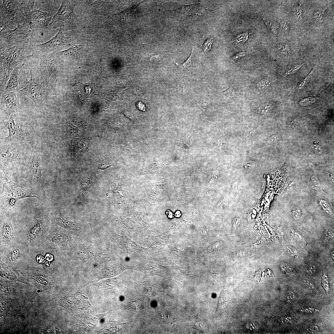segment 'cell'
I'll return each mask as SVG.
<instances>
[{
	"label": "cell",
	"mask_w": 334,
	"mask_h": 334,
	"mask_svg": "<svg viewBox=\"0 0 334 334\" xmlns=\"http://www.w3.org/2000/svg\"><path fill=\"white\" fill-rule=\"evenodd\" d=\"M281 26L286 34H288L291 29V27L288 23L285 21L280 23Z\"/></svg>",
	"instance_id": "cell-31"
},
{
	"label": "cell",
	"mask_w": 334,
	"mask_h": 334,
	"mask_svg": "<svg viewBox=\"0 0 334 334\" xmlns=\"http://www.w3.org/2000/svg\"><path fill=\"white\" fill-rule=\"evenodd\" d=\"M197 101L198 105L202 106L208 105L211 102V101L210 98L206 96H203L200 97Z\"/></svg>",
	"instance_id": "cell-24"
},
{
	"label": "cell",
	"mask_w": 334,
	"mask_h": 334,
	"mask_svg": "<svg viewBox=\"0 0 334 334\" xmlns=\"http://www.w3.org/2000/svg\"><path fill=\"white\" fill-rule=\"evenodd\" d=\"M303 65V64L301 65H297L294 66L286 72L285 75L287 76L294 74L297 72Z\"/></svg>",
	"instance_id": "cell-34"
},
{
	"label": "cell",
	"mask_w": 334,
	"mask_h": 334,
	"mask_svg": "<svg viewBox=\"0 0 334 334\" xmlns=\"http://www.w3.org/2000/svg\"><path fill=\"white\" fill-rule=\"evenodd\" d=\"M213 42L212 38H209L205 41L203 46V49L205 52H207L210 50Z\"/></svg>",
	"instance_id": "cell-28"
},
{
	"label": "cell",
	"mask_w": 334,
	"mask_h": 334,
	"mask_svg": "<svg viewBox=\"0 0 334 334\" xmlns=\"http://www.w3.org/2000/svg\"><path fill=\"white\" fill-rule=\"evenodd\" d=\"M315 100V98L314 97H309L301 100L299 104L302 106H307L313 104Z\"/></svg>",
	"instance_id": "cell-23"
},
{
	"label": "cell",
	"mask_w": 334,
	"mask_h": 334,
	"mask_svg": "<svg viewBox=\"0 0 334 334\" xmlns=\"http://www.w3.org/2000/svg\"><path fill=\"white\" fill-rule=\"evenodd\" d=\"M16 92H9L0 90V109L7 116L21 111L20 105Z\"/></svg>",
	"instance_id": "cell-17"
},
{
	"label": "cell",
	"mask_w": 334,
	"mask_h": 334,
	"mask_svg": "<svg viewBox=\"0 0 334 334\" xmlns=\"http://www.w3.org/2000/svg\"><path fill=\"white\" fill-rule=\"evenodd\" d=\"M31 44L28 41L11 47H0V90H4L15 68L30 55Z\"/></svg>",
	"instance_id": "cell-5"
},
{
	"label": "cell",
	"mask_w": 334,
	"mask_h": 334,
	"mask_svg": "<svg viewBox=\"0 0 334 334\" xmlns=\"http://www.w3.org/2000/svg\"><path fill=\"white\" fill-rule=\"evenodd\" d=\"M31 31L26 20L15 28L0 26V47H11L29 41Z\"/></svg>",
	"instance_id": "cell-9"
},
{
	"label": "cell",
	"mask_w": 334,
	"mask_h": 334,
	"mask_svg": "<svg viewBox=\"0 0 334 334\" xmlns=\"http://www.w3.org/2000/svg\"><path fill=\"white\" fill-rule=\"evenodd\" d=\"M71 41V37L66 36L59 28L55 36L47 41L42 44H31V54L39 57L56 52L61 46L70 45Z\"/></svg>",
	"instance_id": "cell-13"
},
{
	"label": "cell",
	"mask_w": 334,
	"mask_h": 334,
	"mask_svg": "<svg viewBox=\"0 0 334 334\" xmlns=\"http://www.w3.org/2000/svg\"><path fill=\"white\" fill-rule=\"evenodd\" d=\"M2 188L0 193V213H4L12 217V210L17 202L22 199L34 197L39 201L42 199L33 190L23 186L11 179L2 181Z\"/></svg>",
	"instance_id": "cell-6"
},
{
	"label": "cell",
	"mask_w": 334,
	"mask_h": 334,
	"mask_svg": "<svg viewBox=\"0 0 334 334\" xmlns=\"http://www.w3.org/2000/svg\"><path fill=\"white\" fill-rule=\"evenodd\" d=\"M315 17L316 20L318 22L321 23L323 20V14L320 11H317L315 12Z\"/></svg>",
	"instance_id": "cell-37"
},
{
	"label": "cell",
	"mask_w": 334,
	"mask_h": 334,
	"mask_svg": "<svg viewBox=\"0 0 334 334\" xmlns=\"http://www.w3.org/2000/svg\"><path fill=\"white\" fill-rule=\"evenodd\" d=\"M277 49L279 54L280 55L288 54L290 49V47L287 44L285 45L281 44L278 45Z\"/></svg>",
	"instance_id": "cell-26"
},
{
	"label": "cell",
	"mask_w": 334,
	"mask_h": 334,
	"mask_svg": "<svg viewBox=\"0 0 334 334\" xmlns=\"http://www.w3.org/2000/svg\"><path fill=\"white\" fill-rule=\"evenodd\" d=\"M0 251H1L19 241L12 217L5 214L0 213Z\"/></svg>",
	"instance_id": "cell-15"
},
{
	"label": "cell",
	"mask_w": 334,
	"mask_h": 334,
	"mask_svg": "<svg viewBox=\"0 0 334 334\" xmlns=\"http://www.w3.org/2000/svg\"><path fill=\"white\" fill-rule=\"evenodd\" d=\"M29 253L30 249L28 247L18 241L0 251V261L15 268H19L27 263Z\"/></svg>",
	"instance_id": "cell-11"
},
{
	"label": "cell",
	"mask_w": 334,
	"mask_h": 334,
	"mask_svg": "<svg viewBox=\"0 0 334 334\" xmlns=\"http://www.w3.org/2000/svg\"><path fill=\"white\" fill-rule=\"evenodd\" d=\"M0 145V170L2 181L10 177L28 159L26 144L17 142H3Z\"/></svg>",
	"instance_id": "cell-4"
},
{
	"label": "cell",
	"mask_w": 334,
	"mask_h": 334,
	"mask_svg": "<svg viewBox=\"0 0 334 334\" xmlns=\"http://www.w3.org/2000/svg\"><path fill=\"white\" fill-rule=\"evenodd\" d=\"M18 241L30 249L41 246L51 226L49 208L35 206L12 217Z\"/></svg>",
	"instance_id": "cell-1"
},
{
	"label": "cell",
	"mask_w": 334,
	"mask_h": 334,
	"mask_svg": "<svg viewBox=\"0 0 334 334\" xmlns=\"http://www.w3.org/2000/svg\"><path fill=\"white\" fill-rule=\"evenodd\" d=\"M163 57V54H159L151 57L150 58V60L152 62H158L162 60Z\"/></svg>",
	"instance_id": "cell-33"
},
{
	"label": "cell",
	"mask_w": 334,
	"mask_h": 334,
	"mask_svg": "<svg viewBox=\"0 0 334 334\" xmlns=\"http://www.w3.org/2000/svg\"><path fill=\"white\" fill-rule=\"evenodd\" d=\"M20 112L12 113L5 126L8 129V136L3 138V142H17L26 143L28 139L26 119H23Z\"/></svg>",
	"instance_id": "cell-10"
},
{
	"label": "cell",
	"mask_w": 334,
	"mask_h": 334,
	"mask_svg": "<svg viewBox=\"0 0 334 334\" xmlns=\"http://www.w3.org/2000/svg\"><path fill=\"white\" fill-rule=\"evenodd\" d=\"M24 0H0V26L10 29L25 21Z\"/></svg>",
	"instance_id": "cell-8"
},
{
	"label": "cell",
	"mask_w": 334,
	"mask_h": 334,
	"mask_svg": "<svg viewBox=\"0 0 334 334\" xmlns=\"http://www.w3.org/2000/svg\"><path fill=\"white\" fill-rule=\"evenodd\" d=\"M314 71V69H313L311 71L310 73L304 79L303 81L299 84L298 86V89H302L305 85L306 84L307 82L309 80L310 78Z\"/></svg>",
	"instance_id": "cell-30"
},
{
	"label": "cell",
	"mask_w": 334,
	"mask_h": 334,
	"mask_svg": "<svg viewBox=\"0 0 334 334\" xmlns=\"http://www.w3.org/2000/svg\"><path fill=\"white\" fill-rule=\"evenodd\" d=\"M270 108V106L268 104H263L257 109L258 113H264L268 112Z\"/></svg>",
	"instance_id": "cell-29"
},
{
	"label": "cell",
	"mask_w": 334,
	"mask_h": 334,
	"mask_svg": "<svg viewBox=\"0 0 334 334\" xmlns=\"http://www.w3.org/2000/svg\"><path fill=\"white\" fill-rule=\"evenodd\" d=\"M194 54V48H192L191 54L190 57L183 63L180 64L178 63L175 62V64L178 66L182 70H186L191 67L192 62V58Z\"/></svg>",
	"instance_id": "cell-21"
},
{
	"label": "cell",
	"mask_w": 334,
	"mask_h": 334,
	"mask_svg": "<svg viewBox=\"0 0 334 334\" xmlns=\"http://www.w3.org/2000/svg\"><path fill=\"white\" fill-rule=\"evenodd\" d=\"M76 4L63 0L58 11L53 17L49 26L52 29L59 27L65 30L71 29L75 22L74 10Z\"/></svg>",
	"instance_id": "cell-12"
},
{
	"label": "cell",
	"mask_w": 334,
	"mask_h": 334,
	"mask_svg": "<svg viewBox=\"0 0 334 334\" xmlns=\"http://www.w3.org/2000/svg\"><path fill=\"white\" fill-rule=\"evenodd\" d=\"M245 55L246 52H240L235 55L233 57V58L234 59H237L243 57Z\"/></svg>",
	"instance_id": "cell-38"
},
{
	"label": "cell",
	"mask_w": 334,
	"mask_h": 334,
	"mask_svg": "<svg viewBox=\"0 0 334 334\" xmlns=\"http://www.w3.org/2000/svg\"><path fill=\"white\" fill-rule=\"evenodd\" d=\"M281 138V136L279 135H272L268 138L267 140L268 143L276 142Z\"/></svg>",
	"instance_id": "cell-35"
},
{
	"label": "cell",
	"mask_w": 334,
	"mask_h": 334,
	"mask_svg": "<svg viewBox=\"0 0 334 334\" xmlns=\"http://www.w3.org/2000/svg\"><path fill=\"white\" fill-rule=\"evenodd\" d=\"M248 33H245L239 35L235 39L234 41H236L238 42L242 41L243 42L246 41L248 38L249 35Z\"/></svg>",
	"instance_id": "cell-32"
},
{
	"label": "cell",
	"mask_w": 334,
	"mask_h": 334,
	"mask_svg": "<svg viewBox=\"0 0 334 334\" xmlns=\"http://www.w3.org/2000/svg\"><path fill=\"white\" fill-rule=\"evenodd\" d=\"M82 48L81 45H79L71 46L68 49L54 53L57 58L61 60H67L74 55L75 53Z\"/></svg>",
	"instance_id": "cell-20"
},
{
	"label": "cell",
	"mask_w": 334,
	"mask_h": 334,
	"mask_svg": "<svg viewBox=\"0 0 334 334\" xmlns=\"http://www.w3.org/2000/svg\"><path fill=\"white\" fill-rule=\"evenodd\" d=\"M302 11V10L300 6H298V8L295 10L294 13L297 16V18H301Z\"/></svg>",
	"instance_id": "cell-40"
},
{
	"label": "cell",
	"mask_w": 334,
	"mask_h": 334,
	"mask_svg": "<svg viewBox=\"0 0 334 334\" xmlns=\"http://www.w3.org/2000/svg\"><path fill=\"white\" fill-rule=\"evenodd\" d=\"M26 69L24 63L16 66L11 73L4 90L17 92L24 88L28 81L26 77Z\"/></svg>",
	"instance_id": "cell-16"
},
{
	"label": "cell",
	"mask_w": 334,
	"mask_h": 334,
	"mask_svg": "<svg viewBox=\"0 0 334 334\" xmlns=\"http://www.w3.org/2000/svg\"><path fill=\"white\" fill-rule=\"evenodd\" d=\"M222 94L224 96L228 98H232L237 96V93L233 88V85L229 89L223 92Z\"/></svg>",
	"instance_id": "cell-25"
},
{
	"label": "cell",
	"mask_w": 334,
	"mask_h": 334,
	"mask_svg": "<svg viewBox=\"0 0 334 334\" xmlns=\"http://www.w3.org/2000/svg\"><path fill=\"white\" fill-rule=\"evenodd\" d=\"M255 131V130L253 128L247 129L244 132V136L247 138H249L253 135Z\"/></svg>",
	"instance_id": "cell-36"
},
{
	"label": "cell",
	"mask_w": 334,
	"mask_h": 334,
	"mask_svg": "<svg viewBox=\"0 0 334 334\" xmlns=\"http://www.w3.org/2000/svg\"><path fill=\"white\" fill-rule=\"evenodd\" d=\"M271 82L267 78L263 79L258 82L256 84L259 90L263 89L269 86Z\"/></svg>",
	"instance_id": "cell-22"
},
{
	"label": "cell",
	"mask_w": 334,
	"mask_h": 334,
	"mask_svg": "<svg viewBox=\"0 0 334 334\" xmlns=\"http://www.w3.org/2000/svg\"><path fill=\"white\" fill-rule=\"evenodd\" d=\"M310 182L312 189L316 190L320 189V184L315 177L312 176L311 178Z\"/></svg>",
	"instance_id": "cell-27"
},
{
	"label": "cell",
	"mask_w": 334,
	"mask_h": 334,
	"mask_svg": "<svg viewBox=\"0 0 334 334\" xmlns=\"http://www.w3.org/2000/svg\"><path fill=\"white\" fill-rule=\"evenodd\" d=\"M26 179L32 189L40 196L45 198V183L43 173L42 160L39 151L32 150L28 159L23 165Z\"/></svg>",
	"instance_id": "cell-7"
},
{
	"label": "cell",
	"mask_w": 334,
	"mask_h": 334,
	"mask_svg": "<svg viewBox=\"0 0 334 334\" xmlns=\"http://www.w3.org/2000/svg\"><path fill=\"white\" fill-rule=\"evenodd\" d=\"M35 0H24L25 20L31 34L30 41L33 43L47 41L53 29L49 26L52 16L50 13L36 8Z\"/></svg>",
	"instance_id": "cell-3"
},
{
	"label": "cell",
	"mask_w": 334,
	"mask_h": 334,
	"mask_svg": "<svg viewBox=\"0 0 334 334\" xmlns=\"http://www.w3.org/2000/svg\"><path fill=\"white\" fill-rule=\"evenodd\" d=\"M85 6L92 13L96 15L104 14V11L108 3L100 0L83 1Z\"/></svg>",
	"instance_id": "cell-19"
},
{
	"label": "cell",
	"mask_w": 334,
	"mask_h": 334,
	"mask_svg": "<svg viewBox=\"0 0 334 334\" xmlns=\"http://www.w3.org/2000/svg\"><path fill=\"white\" fill-rule=\"evenodd\" d=\"M24 63L29 71L30 78L26 86L17 93L29 98L36 107L41 110L49 98L54 95V88L43 75L32 54L25 58Z\"/></svg>",
	"instance_id": "cell-2"
},
{
	"label": "cell",
	"mask_w": 334,
	"mask_h": 334,
	"mask_svg": "<svg viewBox=\"0 0 334 334\" xmlns=\"http://www.w3.org/2000/svg\"><path fill=\"white\" fill-rule=\"evenodd\" d=\"M0 276L5 279L15 280H24L17 270L0 261Z\"/></svg>",
	"instance_id": "cell-18"
},
{
	"label": "cell",
	"mask_w": 334,
	"mask_h": 334,
	"mask_svg": "<svg viewBox=\"0 0 334 334\" xmlns=\"http://www.w3.org/2000/svg\"><path fill=\"white\" fill-rule=\"evenodd\" d=\"M68 132L71 134H75L77 132V130L75 128L71 126H69L67 128Z\"/></svg>",
	"instance_id": "cell-39"
},
{
	"label": "cell",
	"mask_w": 334,
	"mask_h": 334,
	"mask_svg": "<svg viewBox=\"0 0 334 334\" xmlns=\"http://www.w3.org/2000/svg\"><path fill=\"white\" fill-rule=\"evenodd\" d=\"M32 55L43 75L54 88L58 73V59L54 53L39 57Z\"/></svg>",
	"instance_id": "cell-14"
}]
</instances>
